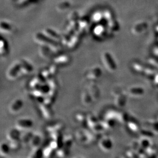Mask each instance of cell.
Listing matches in <instances>:
<instances>
[{
  "instance_id": "obj_5",
  "label": "cell",
  "mask_w": 158,
  "mask_h": 158,
  "mask_svg": "<svg viewBox=\"0 0 158 158\" xmlns=\"http://www.w3.org/2000/svg\"><path fill=\"white\" fill-rule=\"evenodd\" d=\"M23 102L22 100L19 98L15 99V100H13L9 104L8 107L9 111L13 114H15L21 110L23 108Z\"/></svg>"
},
{
  "instance_id": "obj_15",
  "label": "cell",
  "mask_w": 158,
  "mask_h": 158,
  "mask_svg": "<svg viewBox=\"0 0 158 158\" xmlns=\"http://www.w3.org/2000/svg\"><path fill=\"white\" fill-rule=\"evenodd\" d=\"M75 137L78 142L86 145L87 142V136L86 135L84 129L77 130L75 132Z\"/></svg>"
},
{
  "instance_id": "obj_17",
  "label": "cell",
  "mask_w": 158,
  "mask_h": 158,
  "mask_svg": "<svg viewBox=\"0 0 158 158\" xmlns=\"http://www.w3.org/2000/svg\"><path fill=\"white\" fill-rule=\"evenodd\" d=\"M81 102L85 106H89L93 102L91 96L89 94V92L87 89L84 90L81 95Z\"/></svg>"
},
{
  "instance_id": "obj_27",
  "label": "cell",
  "mask_w": 158,
  "mask_h": 158,
  "mask_svg": "<svg viewBox=\"0 0 158 158\" xmlns=\"http://www.w3.org/2000/svg\"><path fill=\"white\" fill-rule=\"evenodd\" d=\"M40 74H41V75H42V77L46 81H48L49 79L52 78V77H53L48 68H45V69H43L41 71V72Z\"/></svg>"
},
{
  "instance_id": "obj_11",
  "label": "cell",
  "mask_w": 158,
  "mask_h": 158,
  "mask_svg": "<svg viewBox=\"0 0 158 158\" xmlns=\"http://www.w3.org/2000/svg\"><path fill=\"white\" fill-rule=\"evenodd\" d=\"M64 129V125L62 122H57L49 125L46 127V131L49 134L55 132H62Z\"/></svg>"
},
{
  "instance_id": "obj_3",
  "label": "cell",
  "mask_w": 158,
  "mask_h": 158,
  "mask_svg": "<svg viewBox=\"0 0 158 158\" xmlns=\"http://www.w3.org/2000/svg\"><path fill=\"white\" fill-rule=\"evenodd\" d=\"M33 121L28 118H22L17 119L15 123V127L19 131H22L29 130L33 126Z\"/></svg>"
},
{
  "instance_id": "obj_18",
  "label": "cell",
  "mask_w": 158,
  "mask_h": 158,
  "mask_svg": "<svg viewBox=\"0 0 158 158\" xmlns=\"http://www.w3.org/2000/svg\"><path fill=\"white\" fill-rule=\"evenodd\" d=\"M40 54L42 58L45 59H49L54 55L50 48L46 46H42L40 49Z\"/></svg>"
},
{
  "instance_id": "obj_10",
  "label": "cell",
  "mask_w": 158,
  "mask_h": 158,
  "mask_svg": "<svg viewBox=\"0 0 158 158\" xmlns=\"http://www.w3.org/2000/svg\"><path fill=\"white\" fill-rule=\"evenodd\" d=\"M21 131L15 127L9 129L6 134V138L9 142L20 140Z\"/></svg>"
},
{
  "instance_id": "obj_26",
  "label": "cell",
  "mask_w": 158,
  "mask_h": 158,
  "mask_svg": "<svg viewBox=\"0 0 158 158\" xmlns=\"http://www.w3.org/2000/svg\"><path fill=\"white\" fill-rule=\"evenodd\" d=\"M21 142L20 140H15L13 141L9 142V145L10 147L11 150L17 151L20 149L21 147Z\"/></svg>"
},
{
  "instance_id": "obj_4",
  "label": "cell",
  "mask_w": 158,
  "mask_h": 158,
  "mask_svg": "<svg viewBox=\"0 0 158 158\" xmlns=\"http://www.w3.org/2000/svg\"><path fill=\"white\" fill-rule=\"evenodd\" d=\"M101 75V70L98 67H94L89 69L86 74V78L92 82L96 81Z\"/></svg>"
},
{
  "instance_id": "obj_23",
  "label": "cell",
  "mask_w": 158,
  "mask_h": 158,
  "mask_svg": "<svg viewBox=\"0 0 158 158\" xmlns=\"http://www.w3.org/2000/svg\"><path fill=\"white\" fill-rule=\"evenodd\" d=\"M56 155V150L52 148L49 145L43 150V157L46 158H52Z\"/></svg>"
},
{
  "instance_id": "obj_8",
  "label": "cell",
  "mask_w": 158,
  "mask_h": 158,
  "mask_svg": "<svg viewBox=\"0 0 158 158\" xmlns=\"http://www.w3.org/2000/svg\"><path fill=\"white\" fill-rule=\"evenodd\" d=\"M21 67L20 77L28 75L33 70L32 66L25 60H21Z\"/></svg>"
},
{
  "instance_id": "obj_28",
  "label": "cell",
  "mask_w": 158,
  "mask_h": 158,
  "mask_svg": "<svg viewBox=\"0 0 158 158\" xmlns=\"http://www.w3.org/2000/svg\"><path fill=\"white\" fill-rule=\"evenodd\" d=\"M47 82L48 83L50 89H57V90L58 84H57V82L55 79L53 77H52V78H51L47 81Z\"/></svg>"
},
{
  "instance_id": "obj_21",
  "label": "cell",
  "mask_w": 158,
  "mask_h": 158,
  "mask_svg": "<svg viewBox=\"0 0 158 158\" xmlns=\"http://www.w3.org/2000/svg\"><path fill=\"white\" fill-rule=\"evenodd\" d=\"M74 141V138L71 134H67L63 136L62 137V144L63 146L70 149L72 146Z\"/></svg>"
},
{
  "instance_id": "obj_1",
  "label": "cell",
  "mask_w": 158,
  "mask_h": 158,
  "mask_svg": "<svg viewBox=\"0 0 158 158\" xmlns=\"http://www.w3.org/2000/svg\"><path fill=\"white\" fill-rule=\"evenodd\" d=\"M21 61H16L9 67L6 71V77L10 80H15L20 77Z\"/></svg>"
},
{
  "instance_id": "obj_14",
  "label": "cell",
  "mask_w": 158,
  "mask_h": 158,
  "mask_svg": "<svg viewBox=\"0 0 158 158\" xmlns=\"http://www.w3.org/2000/svg\"><path fill=\"white\" fill-rule=\"evenodd\" d=\"M33 134L34 133H32L30 130L21 132L20 137V141H21V143L24 145L29 144V141L33 135Z\"/></svg>"
},
{
  "instance_id": "obj_19",
  "label": "cell",
  "mask_w": 158,
  "mask_h": 158,
  "mask_svg": "<svg viewBox=\"0 0 158 158\" xmlns=\"http://www.w3.org/2000/svg\"><path fill=\"white\" fill-rule=\"evenodd\" d=\"M31 96L34 98L38 103L43 102L45 94L40 89H32L31 92Z\"/></svg>"
},
{
  "instance_id": "obj_2",
  "label": "cell",
  "mask_w": 158,
  "mask_h": 158,
  "mask_svg": "<svg viewBox=\"0 0 158 158\" xmlns=\"http://www.w3.org/2000/svg\"><path fill=\"white\" fill-rule=\"evenodd\" d=\"M87 125L90 130L98 135L104 129L101 123L98 122L96 117L92 114L87 115Z\"/></svg>"
},
{
  "instance_id": "obj_30",
  "label": "cell",
  "mask_w": 158,
  "mask_h": 158,
  "mask_svg": "<svg viewBox=\"0 0 158 158\" xmlns=\"http://www.w3.org/2000/svg\"><path fill=\"white\" fill-rule=\"evenodd\" d=\"M38 89H40L45 95L50 90V88L49 85H48V83L46 82L42 83Z\"/></svg>"
},
{
  "instance_id": "obj_6",
  "label": "cell",
  "mask_w": 158,
  "mask_h": 158,
  "mask_svg": "<svg viewBox=\"0 0 158 158\" xmlns=\"http://www.w3.org/2000/svg\"><path fill=\"white\" fill-rule=\"evenodd\" d=\"M53 61L54 64L58 66H65L69 65L71 62V58L66 54H60L55 57Z\"/></svg>"
},
{
  "instance_id": "obj_24",
  "label": "cell",
  "mask_w": 158,
  "mask_h": 158,
  "mask_svg": "<svg viewBox=\"0 0 158 158\" xmlns=\"http://www.w3.org/2000/svg\"><path fill=\"white\" fill-rule=\"evenodd\" d=\"M69 154V149L62 146V148L56 151V155L59 158H66L68 157Z\"/></svg>"
},
{
  "instance_id": "obj_29",
  "label": "cell",
  "mask_w": 158,
  "mask_h": 158,
  "mask_svg": "<svg viewBox=\"0 0 158 158\" xmlns=\"http://www.w3.org/2000/svg\"><path fill=\"white\" fill-rule=\"evenodd\" d=\"M48 69L49 70L50 73L51 74V75H52L53 77L55 76L57 74V73H58V66L56 65V64H55L51 65L50 67L48 68Z\"/></svg>"
},
{
  "instance_id": "obj_20",
  "label": "cell",
  "mask_w": 158,
  "mask_h": 158,
  "mask_svg": "<svg viewBox=\"0 0 158 158\" xmlns=\"http://www.w3.org/2000/svg\"><path fill=\"white\" fill-rule=\"evenodd\" d=\"M29 158H40L43 157V150L40 146L32 148V150L29 154Z\"/></svg>"
},
{
  "instance_id": "obj_7",
  "label": "cell",
  "mask_w": 158,
  "mask_h": 158,
  "mask_svg": "<svg viewBox=\"0 0 158 158\" xmlns=\"http://www.w3.org/2000/svg\"><path fill=\"white\" fill-rule=\"evenodd\" d=\"M38 105L39 109L44 118L46 119L47 120H49L51 119L53 114L52 110L51 109V106L44 104V103H38Z\"/></svg>"
},
{
  "instance_id": "obj_12",
  "label": "cell",
  "mask_w": 158,
  "mask_h": 158,
  "mask_svg": "<svg viewBox=\"0 0 158 158\" xmlns=\"http://www.w3.org/2000/svg\"><path fill=\"white\" fill-rule=\"evenodd\" d=\"M102 60L106 69H108V71L110 72L114 71L116 68L115 65L110 56L108 54L105 53L103 55Z\"/></svg>"
},
{
  "instance_id": "obj_25",
  "label": "cell",
  "mask_w": 158,
  "mask_h": 158,
  "mask_svg": "<svg viewBox=\"0 0 158 158\" xmlns=\"http://www.w3.org/2000/svg\"><path fill=\"white\" fill-rule=\"evenodd\" d=\"M11 150L9 144L5 142H2L0 145V154L2 156H6L9 154Z\"/></svg>"
},
{
  "instance_id": "obj_22",
  "label": "cell",
  "mask_w": 158,
  "mask_h": 158,
  "mask_svg": "<svg viewBox=\"0 0 158 158\" xmlns=\"http://www.w3.org/2000/svg\"><path fill=\"white\" fill-rule=\"evenodd\" d=\"M75 120L81 125H87V115L82 112L76 113L75 116Z\"/></svg>"
},
{
  "instance_id": "obj_31",
  "label": "cell",
  "mask_w": 158,
  "mask_h": 158,
  "mask_svg": "<svg viewBox=\"0 0 158 158\" xmlns=\"http://www.w3.org/2000/svg\"><path fill=\"white\" fill-rule=\"evenodd\" d=\"M8 53V48L7 45L4 42L2 41L1 46V54L2 55H5Z\"/></svg>"
},
{
  "instance_id": "obj_16",
  "label": "cell",
  "mask_w": 158,
  "mask_h": 158,
  "mask_svg": "<svg viewBox=\"0 0 158 158\" xmlns=\"http://www.w3.org/2000/svg\"><path fill=\"white\" fill-rule=\"evenodd\" d=\"M42 141V138L39 134L34 133L29 141V145L31 148H36L40 146Z\"/></svg>"
},
{
  "instance_id": "obj_9",
  "label": "cell",
  "mask_w": 158,
  "mask_h": 158,
  "mask_svg": "<svg viewBox=\"0 0 158 158\" xmlns=\"http://www.w3.org/2000/svg\"><path fill=\"white\" fill-rule=\"evenodd\" d=\"M87 89L93 101H95L98 99L99 97L100 92L97 85L94 83V82H91V83L88 86Z\"/></svg>"
},
{
  "instance_id": "obj_13",
  "label": "cell",
  "mask_w": 158,
  "mask_h": 158,
  "mask_svg": "<svg viewBox=\"0 0 158 158\" xmlns=\"http://www.w3.org/2000/svg\"><path fill=\"white\" fill-rule=\"evenodd\" d=\"M99 145L102 150L106 152L111 149L112 144L111 140L108 137H104L99 140Z\"/></svg>"
}]
</instances>
